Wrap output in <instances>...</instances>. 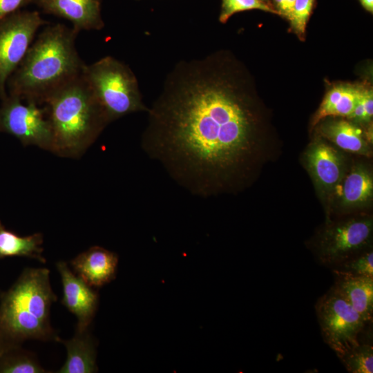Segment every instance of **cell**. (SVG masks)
<instances>
[{
  "mask_svg": "<svg viewBox=\"0 0 373 373\" xmlns=\"http://www.w3.org/2000/svg\"><path fill=\"white\" fill-rule=\"evenodd\" d=\"M216 55L178 63L151 108L141 146L191 194L248 182L259 151L258 121L243 85Z\"/></svg>",
  "mask_w": 373,
  "mask_h": 373,
  "instance_id": "1",
  "label": "cell"
},
{
  "mask_svg": "<svg viewBox=\"0 0 373 373\" xmlns=\"http://www.w3.org/2000/svg\"><path fill=\"white\" fill-rule=\"evenodd\" d=\"M78 34L63 23L47 24L9 77L8 94L41 106L80 76L86 64L75 46Z\"/></svg>",
  "mask_w": 373,
  "mask_h": 373,
  "instance_id": "2",
  "label": "cell"
},
{
  "mask_svg": "<svg viewBox=\"0 0 373 373\" xmlns=\"http://www.w3.org/2000/svg\"><path fill=\"white\" fill-rule=\"evenodd\" d=\"M52 133V153L79 158L109 124L82 74L44 104Z\"/></svg>",
  "mask_w": 373,
  "mask_h": 373,
  "instance_id": "3",
  "label": "cell"
},
{
  "mask_svg": "<svg viewBox=\"0 0 373 373\" xmlns=\"http://www.w3.org/2000/svg\"><path fill=\"white\" fill-rule=\"evenodd\" d=\"M46 268H26L12 286L1 295L0 334L20 345L26 340L55 341L59 338L50 323L57 300Z\"/></svg>",
  "mask_w": 373,
  "mask_h": 373,
  "instance_id": "4",
  "label": "cell"
},
{
  "mask_svg": "<svg viewBox=\"0 0 373 373\" xmlns=\"http://www.w3.org/2000/svg\"><path fill=\"white\" fill-rule=\"evenodd\" d=\"M82 76L109 124L133 113L148 111L134 73L115 57L86 64Z\"/></svg>",
  "mask_w": 373,
  "mask_h": 373,
  "instance_id": "5",
  "label": "cell"
},
{
  "mask_svg": "<svg viewBox=\"0 0 373 373\" xmlns=\"http://www.w3.org/2000/svg\"><path fill=\"white\" fill-rule=\"evenodd\" d=\"M324 342L338 358L359 345L367 323L333 286L315 305Z\"/></svg>",
  "mask_w": 373,
  "mask_h": 373,
  "instance_id": "6",
  "label": "cell"
},
{
  "mask_svg": "<svg viewBox=\"0 0 373 373\" xmlns=\"http://www.w3.org/2000/svg\"><path fill=\"white\" fill-rule=\"evenodd\" d=\"M373 222L370 217L354 218L325 226L313 243L322 265L333 267L370 249Z\"/></svg>",
  "mask_w": 373,
  "mask_h": 373,
  "instance_id": "7",
  "label": "cell"
},
{
  "mask_svg": "<svg viewBox=\"0 0 373 373\" xmlns=\"http://www.w3.org/2000/svg\"><path fill=\"white\" fill-rule=\"evenodd\" d=\"M50 23L37 10H21L0 20V99L8 96L7 82L25 57L38 30Z\"/></svg>",
  "mask_w": 373,
  "mask_h": 373,
  "instance_id": "8",
  "label": "cell"
},
{
  "mask_svg": "<svg viewBox=\"0 0 373 373\" xmlns=\"http://www.w3.org/2000/svg\"><path fill=\"white\" fill-rule=\"evenodd\" d=\"M23 102L8 94L1 100L0 132L13 135L24 146L52 152V133L45 106Z\"/></svg>",
  "mask_w": 373,
  "mask_h": 373,
  "instance_id": "9",
  "label": "cell"
},
{
  "mask_svg": "<svg viewBox=\"0 0 373 373\" xmlns=\"http://www.w3.org/2000/svg\"><path fill=\"white\" fill-rule=\"evenodd\" d=\"M63 287L61 303L77 318V332L88 329L98 305L97 292L72 271L67 263H56Z\"/></svg>",
  "mask_w": 373,
  "mask_h": 373,
  "instance_id": "10",
  "label": "cell"
},
{
  "mask_svg": "<svg viewBox=\"0 0 373 373\" xmlns=\"http://www.w3.org/2000/svg\"><path fill=\"white\" fill-rule=\"evenodd\" d=\"M101 3L102 0H32L43 12L69 21L77 33L104 28Z\"/></svg>",
  "mask_w": 373,
  "mask_h": 373,
  "instance_id": "11",
  "label": "cell"
},
{
  "mask_svg": "<svg viewBox=\"0 0 373 373\" xmlns=\"http://www.w3.org/2000/svg\"><path fill=\"white\" fill-rule=\"evenodd\" d=\"M305 162L319 190L325 194L333 193L343 176V162L338 152L318 140L307 149Z\"/></svg>",
  "mask_w": 373,
  "mask_h": 373,
  "instance_id": "12",
  "label": "cell"
},
{
  "mask_svg": "<svg viewBox=\"0 0 373 373\" xmlns=\"http://www.w3.org/2000/svg\"><path fill=\"white\" fill-rule=\"evenodd\" d=\"M74 273L92 287H99L115 279L117 255L99 246L89 248L70 261Z\"/></svg>",
  "mask_w": 373,
  "mask_h": 373,
  "instance_id": "13",
  "label": "cell"
},
{
  "mask_svg": "<svg viewBox=\"0 0 373 373\" xmlns=\"http://www.w3.org/2000/svg\"><path fill=\"white\" fill-rule=\"evenodd\" d=\"M333 194L344 209L360 207L369 203L373 197V178L364 166L356 165L343 175Z\"/></svg>",
  "mask_w": 373,
  "mask_h": 373,
  "instance_id": "14",
  "label": "cell"
},
{
  "mask_svg": "<svg viewBox=\"0 0 373 373\" xmlns=\"http://www.w3.org/2000/svg\"><path fill=\"white\" fill-rule=\"evenodd\" d=\"M64 345L67 351L66 362L59 373H93L97 372L96 348L88 329L79 332L69 340H57Z\"/></svg>",
  "mask_w": 373,
  "mask_h": 373,
  "instance_id": "15",
  "label": "cell"
},
{
  "mask_svg": "<svg viewBox=\"0 0 373 373\" xmlns=\"http://www.w3.org/2000/svg\"><path fill=\"white\" fill-rule=\"evenodd\" d=\"M369 323L373 316V278L335 276L332 285Z\"/></svg>",
  "mask_w": 373,
  "mask_h": 373,
  "instance_id": "16",
  "label": "cell"
},
{
  "mask_svg": "<svg viewBox=\"0 0 373 373\" xmlns=\"http://www.w3.org/2000/svg\"><path fill=\"white\" fill-rule=\"evenodd\" d=\"M320 132L342 150L365 156L371 154L366 135L352 122L343 119L329 121L321 124Z\"/></svg>",
  "mask_w": 373,
  "mask_h": 373,
  "instance_id": "17",
  "label": "cell"
},
{
  "mask_svg": "<svg viewBox=\"0 0 373 373\" xmlns=\"http://www.w3.org/2000/svg\"><path fill=\"white\" fill-rule=\"evenodd\" d=\"M42 243L43 236L40 233L21 237L5 229L0 222V258L23 256L45 263Z\"/></svg>",
  "mask_w": 373,
  "mask_h": 373,
  "instance_id": "18",
  "label": "cell"
},
{
  "mask_svg": "<svg viewBox=\"0 0 373 373\" xmlns=\"http://www.w3.org/2000/svg\"><path fill=\"white\" fill-rule=\"evenodd\" d=\"M48 372L39 363L35 356L20 346L8 350L0 355V373H44Z\"/></svg>",
  "mask_w": 373,
  "mask_h": 373,
  "instance_id": "19",
  "label": "cell"
},
{
  "mask_svg": "<svg viewBox=\"0 0 373 373\" xmlns=\"http://www.w3.org/2000/svg\"><path fill=\"white\" fill-rule=\"evenodd\" d=\"M334 276L373 278L372 248L331 268Z\"/></svg>",
  "mask_w": 373,
  "mask_h": 373,
  "instance_id": "20",
  "label": "cell"
},
{
  "mask_svg": "<svg viewBox=\"0 0 373 373\" xmlns=\"http://www.w3.org/2000/svg\"><path fill=\"white\" fill-rule=\"evenodd\" d=\"M339 359L349 372H373V347L369 343H359Z\"/></svg>",
  "mask_w": 373,
  "mask_h": 373,
  "instance_id": "21",
  "label": "cell"
},
{
  "mask_svg": "<svg viewBox=\"0 0 373 373\" xmlns=\"http://www.w3.org/2000/svg\"><path fill=\"white\" fill-rule=\"evenodd\" d=\"M256 9L278 15L274 8L261 0H222L219 20L226 23L235 13Z\"/></svg>",
  "mask_w": 373,
  "mask_h": 373,
  "instance_id": "22",
  "label": "cell"
},
{
  "mask_svg": "<svg viewBox=\"0 0 373 373\" xmlns=\"http://www.w3.org/2000/svg\"><path fill=\"white\" fill-rule=\"evenodd\" d=\"M315 0H296L292 12L289 17L291 26L297 35H305Z\"/></svg>",
  "mask_w": 373,
  "mask_h": 373,
  "instance_id": "23",
  "label": "cell"
},
{
  "mask_svg": "<svg viewBox=\"0 0 373 373\" xmlns=\"http://www.w3.org/2000/svg\"><path fill=\"white\" fill-rule=\"evenodd\" d=\"M347 85L334 86L327 93L312 121L315 126L321 119L331 115V113L345 91Z\"/></svg>",
  "mask_w": 373,
  "mask_h": 373,
  "instance_id": "24",
  "label": "cell"
},
{
  "mask_svg": "<svg viewBox=\"0 0 373 373\" xmlns=\"http://www.w3.org/2000/svg\"><path fill=\"white\" fill-rule=\"evenodd\" d=\"M32 4V0H0V20Z\"/></svg>",
  "mask_w": 373,
  "mask_h": 373,
  "instance_id": "25",
  "label": "cell"
},
{
  "mask_svg": "<svg viewBox=\"0 0 373 373\" xmlns=\"http://www.w3.org/2000/svg\"><path fill=\"white\" fill-rule=\"evenodd\" d=\"M296 0H274L275 4L274 9L278 15H281L287 19L292 12Z\"/></svg>",
  "mask_w": 373,
  "mask_h": 373,
  "instance_id": "26",
  "label": "cell"
},
{
  "mask_svg": "<svg viewBox=\"0 0 373 373\" xmlns=\"http://www.w3.org/2000/svg\"><path fill=\"white\" fill-rule=\"evenodd\" d=\"M20 345H14L9 341H8L5 338L2 336V335L0 334V355L2 354L3 352L7 351L9 349H11L15 347H17Z\"/></svg>",
  "mask_w": 373,
  "mask_h": 373,
  "instance_id": "27",
  "label": "cell"
},
{
  "mask_svg": "<svg viewBox=\"0 0 373 373\" xmlns=\"http://www.w3.org/2000/svg\"><path fill=\"white\" fill-rule=\"evenodd\" d=\"M363 7L369 11L373 12V0H359Z\"/></svg>",
  "mask_w": 373,
  "mask_h": 373,
  "instance_id": "28",
  "label": "cell"
},
{
  "mask_svg": "<svg viewBox=\"0 0 373 373\" xmlns=\"http://www.w3.org/2000/svg\"><path fill=\"white\" fill-rule=\"evenodd\" d=\"M261 1H264L265 0H261Z\"/></svg>",
  "mask_w": 373,
  "mask_h": 373,
  "instance_id": "29",
  "label": "cell"
}]
</instances>
